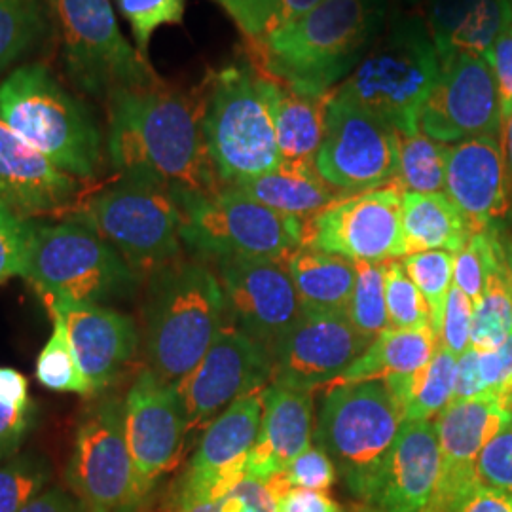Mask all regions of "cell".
Returning <instances> with one entry per match:
<instances>
[{
  "mask_svg": "<svg viewBox=\"0 0 512 512\" xmlns=\"http://www.w3.org/2000/svg\"><path fill=\"white\" fill-rule=\"evenodd\" d=\"M503 147H505V156H507V164L511 169L512 177V116L505 129H503Z\"/></svg>",
  "mask_w": 512,
  "mask_h": 512,
  "instance_id": "obj_57",
  "label": "cell"
},
{
  "mask_svg": "<svg viewBox=\"0 0 512 512\" xmlns=\"http://www.w3.org/2000/svg\"><path fill=\"white\" fill-rule=\"evenodd\" d=\"M135 38L137 52L148 57L150 38L162 25L183 23L184 0H116Z\"/></svg>",
  "mask_w": 512,
  "mask_h": 512,
  "instance_id": "obj_46",
  "label": "cell"
},
{
  "mask_svg": "<svg viewBox=\"0 0 512 512\" xmlns=\"http://www.w3.org/2000/svg\"><path fill=\"white\" fill-rule=\"evenodd\" d=\"M458 357L437 346L429 365L401 378L385 380L401 406L404 421H431L452 403Z\"/></svg>",
  "mask_w": 512,
  "mask_h": 512,
  "instance_id": "obj_33",
  "label": "cell"
},
{
  "mask_svg": "<svg viewBox=\"0 0 512 512\" xmlns=\"http://www.w3.org/2000/svg\"><path fill=\"white\" fill-rule=\"evenodd\" d=\"M222 8L236 21L241 33L251 40H262L302 18L323 0H219Z\"/></svg>",
  "mask_w": 512,
  "mask_h": 512,
  "instance_id": "obj_42",
  "label": "cell"
},
{
  "mask_svg": "<svg viewBox=\"0 0 512 512\" xmlns=\"http://www.w3.org/2000/svg\"><path fill=\"white\" fill-rule=\"evenodd\" d=\"M219 281L232 325L272 353L302 315L287 262L274 258H219Z\"/></svg>",
  "mask_w": 512,
  "mask_h": 512,
  "instance_id": "obj_17",
  "label": "cell"
},
{
  "mask_svg": "<svg viewBox=\"0 0 512 512\" xmlns=\"http://www.w3.org/2000/svg\"><path fill=\"white\" fill-rule=\"evenodd\" d=\"M448 145L425 133H399V171L397 183L406 192H444L446 190Z\"/></svg>",
  "mask_w": 512,
  "mask_h": 512,
  "instance_id": "obj_34",
  "label": "cell"
},
{
  "mask_svg": "<svg viewBox=\"0 0 512 512\" xmlns=\"http://www.w3.org/2000/svg\"><path fill=\"white\" fill-rule=\"evenodd\" d=\"M399 183L344 196L306 222L304 247L363 262L406 256Z\"/></svg>",
  "mask_w": 512,
  "mask_h": 512,
  "instance_id": "obj_15",
  "label": "cell"
},
{
  "mask_svg": "<svg viewBox=\"0 0 512 512\" xmlns=\"http://www.w3.org/2000/svg\"><path fill=\"white\" fill-rule=\"evenodd\" d=\"M275 512H346L327 492L289 488L275 495Z\"/></svg>",
  "mask_w": 512,
  "mask_h": 512,
  "instance_id": "obj_53",
  "label": "cell"
},
{
  "mask_svg": "<svg viewBox=\"0 0 512 512\" xmlns=\"http://www.w3.org/2000/svg\"><path fill=\"white\" fill-rule=\"evenodd\" d=\"M389 0H323L258 40L264 71L293 92H334L385 29Z\"/></svg>",
  "mask_w": 512,
  "mask_h": 512,
  "instance_id": "obj_2",
  "label": "cell"
},
{
  "mask_svg": "<svg viewBox=\"0 0 512 512\" xmlns=\"http://www.w3.org/2000/svg\"><path fill=\"white\" fill-rule=\"evenodd\" d=\"M384 264L363 260L355 262V289L349 302L348 319L370 340H376L389 329Z\"/></svg>",
  "mask_w": 512,
  "mask_h": 512,
  "instance_id": "obj_41",
  "label": "cell"
},
{
  "mask_svg": "<svg viewBox=\"0 0 512 512\" xmlns=\"http://www.w3.org/2000/svg\"><path fill=\"white\" fill-rule=\"evenodd\" d=\"M52 480L48 459L14 454L0 463V512H21Z\"/></svg>",
  "mask_w": 512,
  "mask_h": 512,
  "instance_id": "obj_44",
  "label": "cell"
},
{
  "mask_svg": "<svg viewBox=\"0 0 512 512\" xmlns=\"http://www.w3.org/2000/svg\"><path fill=\"white\" fill-rule=\"evenodd\" d=\"M74 219L95 230L139 275L162 270L181 253L183 211L177 196L158 184L118 179Z\"/></svg>",
  "mask_w": 512,
  "mask_h": 512,
  "instance_id": "obj_9",
  "label": "cell"
},
{
  "mask_svg": "<svg viewBox=\"0 0 512 512\" xmlns=\"http://www.w3.org/2000/svg\"><path fill=\"white\" fill-rule=\"evenodd\" d=\"M330 93L311 97L293 92L277 82L274 122L281 164L315 167V158L325 133V114Z\"/></svg>",
  "mask_w": 512,
  "mask_h": 512,
  "instance_id": "obj_32",
  "label": "cell"
},
{
  "mask_svg": "<svg viewBox=\"0 0 512 512\" xmlns=\"http://www.w3.org/2000/svg\"><path fill=\"white\" fill-rule=\"evenodd\" d=\"M0 118L59 171L78 181L97 175L101 129L86 103L46 65H21L0 82Z\"/></svg>",
  "mask_w": 512,
  "mask_h": 512,
  "instance_id": "obj_3",
  "label": "cell"
},
{
  "mask_svg": "<svg viewBox=\"0 0 512 512\" xmlns=\"http://www.w3.org/2000/svg\"><path fill=\"white\" fill-rule=\"evenodd\" d=\"M403 234L406 256L423 251L459 253L473 236V226L446 192L403 194Z\"/></svg>",
  "mask_w": 512,
  "mask_h": 512,
  "instance_id": "obj_28",
  "label": "cell"
},
{
  "mask_svg": "<svg viewBox=\"0 0 512 512\" xmlns=\"http://www.w3.org/2000/svg\"><path fill=\"white\" fill-rule=\"evenodd\" d=\"M217 2H219V0H217Z\"/></svg>",
  "mask_w": 512,
  "mask_h": 512,
  "instance_id": "obj_61",
  "label": "cell"
},
{
  "mask_svg": "<svg viewBox=\"0 0 512 512\" xmlns=\"http://www.w3.org/2000/svg\"><path fill=\"white\" fill-rule=\"evenodd\" d=\"M488 61L494 69L501 124L505 129L512 116V23L495 40Z\"/></svg>",
  "mask_w": 512,
  "mask_h": 512,
  "instance_id": "obj_52",
  "label": "cell"
},
{
  "mask_svg": "<svg viewBox=\"0 0 512 512\" xmlns=\"http://www.w3.org/2000/svg\"><path fill=\"white\" fill-rule=\"evenodd\" d=\"M145 304L148 370L175 385L198 365L226 321L219 275L202 262H171L154 272Z\"/></svg>",
  "mask_w": 512,
  "mask_h": 512,
  "instance_id": "obj_4",
  "label": "cell"
},
{
  "mask_svg": "<svg viewBox=\"0 0 512 512\" xmlns=\"http://www.w3.org/2000/svg\"><path fill=\"white\" fill-rule=\"evenodd\" d=\"M475 399H486V391L478 370V349L469 348L458 357L452 403H465Z\"/></svg>",
  "mask_w": 512,
  "mask_h": 512,
  "instance_id": "obj_54",
  "label": "cell"
},
{
  "mask_svg": "<svg viewBox=\"0 0 512 512\" xmlns=\"http://www.w3.org/2000/svg\"><path fill=\"white\" fill-rule=\"evenodd\" d=\"M384 268L389 329L433 330L429 306L420 289L404 272L403 264L397 260H389L385 262Z\"/></svg>",
  "mask_w": 512,
  "mask_h": 512,
  "instance_id": "obj_45",
  "label": "cell"
},
{
  "mask_svg": "<svg viewBox=\"0 0 512 512\" xmlns=\"http://www.w3.org/2000/svg\"><path fill=\"white\" fill-rule=\"evenodd\" d=\"M65 71L74 86L105 101L118 90L141 88L160 78L120 31L110 0H46Z\"/></svg>",
  "mask_w": 512,
  "mask_h": 512,
  "instance_id": "obj_10",
  "label": "cell"
},
{
  "mask_svg": "<svg viewBox=\"0 0 512 512\" xmlns=\"http://www.w3.org/2000/svg\"><path fill=\"white\" fill-rule=\"evenodd\" d=\"M67 482L86 512H133L145 495L129 454L124 401L105 397L82 416Z\"/></svg>",
  "mask_w": 512,
  "mask_h": 512,
  "instance_id": "obj_12",
  "label": "cell"
},
{
  "mask_svg": "<svg viewBox=\"0 0 512 512\" xmlns=\"http://www.w3.org/2000/svg\"><path fill=\"white\" fill-rule=\"evenodd\" d=\"M21 277L46 304H103L137 291L141 275L88 224L33 220Z\"/></svg>",
  "mask_w": 512,
  "mask_h": 512,
  "instance_id": "obj_7",
  "label": "cell"
},
{
  "mask_svg": "<svg viewBox=\"0 0 512 512\" xmlns=\"http://www.w3.org/2000/svg\"><path fill=\"white\" fill-rule=\"evenodd\" d=\"M272 353L234 325L220 329L202 361L175 384L186 433L207 425L232 404L272 384Z\"/></svg>",
  "mask_w": 512,
  "mask_h": 512,
  "instance_id": "obj_14",
  "label": "cell"
},
{
  "mask_svg": "<svg viewBox=\"0 0 512 512\" xmlns=\"http://www.w3.org/2000/svg\"><path fill=\"white\" fill-rule=\"evenodd\" d=\"M471 325H473V300L452 285L446 310L442 317L437 344L459 357L471 348Z\"/></svg>",
  "mask_w": 512,
  "mask_h": 512,
  "instance_id": "obj_49",
  "label": "cell"
},
{
  "mask_svg": "<svg viewBox=\"0 0 512 512\" xmlns=\"http://www.w3.org/2000/svg\"><path fill=\"white\" fill-rule=\"evenodd\" d=\"M48 25L42 0H0V78L35 48Z\"/></svg>",
  "mask_w": 512,
  "mask_h": 512,
  "instance_id": "obj_37",
  "label": "cell"
},
{
  "mask_svg": "<svg viewBox=\"0 0 512 512\" xmlns=\"http://www.w3.org/2000/svg\"><path fill=\"white\" fill-rule=\"evenodd\" d=\"M175 196L183 211V243L202 255L289 262L304 247L308 219L274 211L234 186L215 194Z\"/></svg>",
  "mask_w": 512,
  "mask_h": 512,
  "instance_id": "obj_8",
  "label": "cell"
},
{
  "mask_svg": "<svg viewBox=\"0 0 512 512\" xmlns=\"http://www.w3.org/2000/svg\"><path fill=\"white\" fill-rule=\"evenodd\" d=\"M287 266L304 313L348 315L355 289V260L302 247Z\"/></svg>",
  "mask_w": 512,
  "mask_h": 512,
  "instance_id": "obj_30",
  "label": "cell"
},
{
  "mask_svg": "<svg viewBox=\"0 0 512 512\" xmlns=\"http://www.w3.org/2000/svg\"><path fill=\"white\" fill-rule=\"evenodd\" d=\"M437 346L439 344L433 330L387 329L327 389L334 385L372 380L385 382L391 378L410 376L429 365Z\"/></svg>",
  "mask_w": 512,
  "mask_h": 512,
  "instance_id": "obj_31",
  "label": "cell"
},
{
  "mask_svg": "<svg viewBox=\"0 0 512 512\" xmlns=\"http://www.w3.org/2000/svg\"><path fill=\"white\" fill-rule=\"evenodd\" d=\"M404 272L423 294L431 311V329L439 336L448 294L454 285V255L448 251H423L404 256Z\"/></svg>",
  "mask_w": 512,
  "mask_h": 512,
  "instance_id": "obj_43",
  "label": "cell"
},
{
  "mask_svg": "<svg viewBox=\"0 0 512 512\" xmlns=\"http://www.w3.org/2000/svg\"><path fill=\"white\" fill-rule=\"evenodd\" d=\"M124 423L129 454L147 497L183 454L186 423L175 385L165 384L148 368L143 370L124 399Z\"/></svg>",
  "mask_w": 512,
  "mask_h": 512,
  "instance_id": "obj_20",
  "label": "cell"
},
{
  "mask_svg": "<svg viewBox=\"0 0 512 512\" xmlns=\"http://www.w3.org/2000/svg\"><path fill=\"white\" fill-rule=\"evenodd\" d=\"M372 342L353 327L348 315L302 311L275 348L270 385L306 393L329 387Z\"/></svg>",
  "mask_w": 512,
  "mask_h": 512,
  "instance_id": "obj_19",
  "label": "cell"
},
{
  "mask_svg": "<svg viewBox=\"0 0 512 512\" xmlns=\"http://www.w3.org/2000/svg\"><path fill=\"white\" fill-rule=\"evenodd\" d=\"M440 446L433 421H403L372 478L365 503L376 512H423L437 488Z\"/></svg>",
  "mask_w": 512,
  "mask_h": 512,
  "instance_id": "obj_22",
  "label": "cell"
},
{
  "mask_svg": "<svg viewBox=\"0 0 512 512\" xmlns=\"http://www.w3.org/2000/svg\"><path fill=\"white\" fill-rule=\"evenodd\" d=\"M478 370L486 399L494 397L512 408V336L499 348L478 351Z\"/></svg>",
  "mask_w": 512,
  "mask_h": 512,
  "instance_id": "obj_51",
  "label": "cell"
},
{
  "mask_svg": "<svg viewBox=\"0 0 512 512\" xmlns=\"http://www.w3.org/2000/svg\"><path fill=\"white\" fill-rule=\"evenodd\" d=\"M401 2L408 8H418V6H427L429 0H401Z\"/></svg>",
  "mask_w": 512,
  "mask_h": 512,
  "instance_id": "obj_59",
  "label": "cell"
},
{
  "mask_svg": "<svg viewBox=\"0 0 512 512\" xmlns=\"http://www.w3.org/2000/svg\"><path fill=\"white\" fill-rule=\"evenodd\" d=\"M501 245H503V253H505V262H507V270L511 275L512 283V238L511 236H501Z\"/></svg>",
  "mask_w": 512,
  "mask_h": 512,
  "instance_id": "obj_58",
  "label": "cell"
},
{
  "mask_svg": "<svg viewBox=\"0 0 512 512\" xmlns=\"http://www.w3.org/2000/svg\"><path fill=\"white\" fill-rule=\"evenodd\" d=\"M403 412L382 380L327 389L315 439L365 501L368 486L403 425Z\"/></svg>",
  "mask_w": 512,
  "mask_h": 512,
  "instance_id": "obj_11",
  "label": "cell"
},
{
  "mask_svg": "<svg viewBox=\"0 0 512 512\" xmlns=\"http://www.w3.org/2000/svg\"><path fill=\"white\" fill-rule=\"evenodd\" d=\"M275 86V80L245 65H228L209 78L203 97V135L224 186L266 175L281 165Z\"/></svg>",
  "mask_w": 512,
  "mask_h": 512,
  "instance_id": "obj_5",
  "label": "cell"
},
{
  "mask_svg": "<svg viewBox=\"0 0 512 512\" xmlns=\"http://www.w3.org/2000/svg\"><path fill=\"white\" fill-rule=\"evenodd\" d=\"M232 186L255 202L298 219H311L344 198L342 190L327 183L315 167L289 164Z\"/></svg>",
  "mask_w": 512,
  "mask_h": 512,
  "instance_id": "obj_29",
  "label": "cell"
},
{
  "mask_svg": "<svg viewBox=\"0 0 512 512\" xmlns=\"http://www.w3.org/2000/svg\"><path fill=\"white\" fill-rule=\"evenodd\" d=\"M33 220L0 203V283L23 274Z\"/></svg>",
  "mask_w": 512,
  "mask_h": 512,
  "instance_id": "obj_48",
  "label": "cell"
},
{
  "mask_svg": "<svg viewBox=\"0 0 512 512\" xmlns=\"http://www.w3.org/2000/svg\"><path fill=\"white\" fill-rule=\"evenodd\" d=\"M440 73L435 42L420 16H399L336 92L401 135L420 131L421 110Z\"/></svg>",
  "mask_w": 512,
  "mask_h": 512,
  "instance_id": "obj_6",
  "label": "cell"
},
{
  "mask_svg": "<svg viewBox=\"0 0 512 512\" xmlns=\"http://www.w3.org/2000/svg\"><path fill=\"white\" fill-rule=\"evenodd\" d=\"M425 23L440 61L459 52L488 59L512 23L511 0H429Z\"/></svg>",
  "mask_w": 512,
  "mask_h": 512,
  "instance_id": "obj_27",
  "label": "cell"
},
{
  "mask_svg": "<svg viewBox=\"0 0 512 512\" xmlns=\"http://www.w3.org/2000/svg\"><path fill=\"white\" fill-rule=\"evenodd\" d=\"M420 131L444 145L503 133L494 69L486 57L459 52L440 61Z\"/></svg>",
  "mask_w": 512,
  "mask_h": 512,
  "instance_id": "obj_16",
  "label": "cell"
},
{
  "mask_svg": "<svg viewBox=\"0 0 512 512\" xmlns=\"http://www.w3.org/2000/svg\"><path fill=\"white\" fill-rule=\"evenodd\" d=\"M262 416L264 391L239 399L211 421L179 492L202 494L245 475L247 459L260 435Z\"/></svg>",
  "mask_w": 512,
  "mask_h": 512,
  "instance_id": "obj_24",
  "label": "cell"
},
{
  "mask_svg": "<svg viewBox=\"0 0 512 512\" xmlns=\"http://www.w3.org/2000/svg\"><path fill=\"white\" fill-rule=\"evenodd\" d=\"M374 512H376V511H374Z\"/></svg>",
  "mask_w": 512,
  "mask_h": 512,
  "instance_id": "obj_62",
  "label": "cell"
},
{
  "mask_svg": "<svg viewBox=\"0 0 512 512\" xmlns=\"http://www.w3.org/2000/svg\"><path fill=\"white\" fill-rule=\"evenodd\" d=\"M446 196L473 230H499L512 209V177L499 137H475L448 147Z\"/></svg>",
  "mask_w": 512,
  "mask_h": 512,
  "instance_id": "obj_21",
  "label": "cell"
},
{
  "mask_svg": "<svg viewBox=\"0 0 512 512\" xmlns=\"http://www.w3.org/2000/svg\"><path fill=\"white\" fill-rule=\"evenodd\" d=\"M21 512H86L76 497L61 488H50L35 497Z\"/></svg>",
  "mask_w": 512,
  "mask_h": 512,
  "instance_id": "obj_56",
  "label": "cell"
},
{
  "mask_svg": "<svg viewBox=\"0 0 512 512\" xmlns=\"http://www.w3.org/2000/svg\"><path fill=\"white\" fill-rule=\"evenodd\" d=\"M476 476L480 486L512 492V423L484 446Z\"/></svg>",
  "mask_w": 512,
  "mask_h": 512,
  "instance_id": "obj_50",
  "label": "cell"
},
{
  "mask_svg": "<svg viewBox=\"0 0 512 512\" xmlns=\"http://www.w3.org/2000/svg\"><path fill=\"white\" fill-rule=\"evenodd\" d=\"M458 512H512V492L478 486Z\"/></svg>",
  "mask_w": 512,
  "mask_h": 512,
  "instance_id": "obj_55",
  "label": "cell"
},
{
  "mask_svg": "<svg viewBox=\"0 0 512 512\" xmlns=\"http://www.w3.org/2000/svg\"><path fill=\"white\" fill-rule=\"evenodd\" d=\"M505 264L501 230H478L467 245L454 255V285L476 304L488 287V281Z\"/></svg>",
  "mask_w": 512,
  "mask_h": 512,
  "instance_id": "obj_40",
  "label": "cell"
},
{
  "mask_svg": "<svg viewBox=\"0 0 512 512\" xmlns=\"http://www.w3.org/2000/svg\"><path fill=\"white\" fill-rule=\"evenodd\" d=\"M512 336V283L507 262L495 270L482 298L473 304L471 348L478 351L503 346Z\"/></svg>",
  "mask_w": 512,
  "mask_h": 512,
  "instance_id": "obj_36",
  "label": "cell"
},
{
  "mask_svg": "<svg viewBox=\"0 0 512 512\" xmlns=\"http://www.w3.org/2000/svg\"><path fill=\"white\" fill-rule=\"evenodd\" d=\"M52 315V334L37 359V380L44 387L61 393H80L92 397V389L86 382L69 338L67 321L61 310L48 308Z\"/></svg>",
  "mask_w": 512,
  "mask_h": 512,
  "instance_id": "obj_38",
  "label": "cell"
},
{
  "mask_svg": "<svg viewBox=\"0 0 512 512\" xmlns=\"http://www.w3.org/2000/svg\"><path fill=\"white\" fill-rule=\"evenodd\" d=\"M107 154L118 179L175 194H215L220 183L203 135V99L154 82L107 99Z\"/></svg>",
  "mask_w": 512,
  "mask_h": 512,
  "instance_id": "obj_1",
  "label": "cell"
},
{
  "mask_svg": "<svg viewBox=\"0 0 512 512\" xmlns=\"http://www.w3.org/2000/svg\"><path fill=\"white\" fill-rule=\"evenodd\" d=\"M82 181L59 171L0 118V203L25 219L73 211Z\"/></svg>",
  "mask_w": 512,
  "mask_h": 512,
  "instance_id": "obj_23",
  "label": "cell"
},
{
  "mask_svg": "<svg viewBox=\"0 0 512 512\" xmlns=\"http://www.w3.org/2000/svg\"><path fill=\"white\" fill-rule=\"evenodd\" d=\"M35 416L27 378L10 366H0V463L18 454Z\"/></svg>",
  "mask_w": 512,
  "mask_h": 512,
  "instance_id": "obj_39",
  "label": "cell"
},
{
  "mask_svg": "<svg viewBox=\"0 0 512 512\" xmlns=\"http://www.w3.org/2000/svg\"><path fill=\"white\" fill-rule=\"evenodd\" d=\"M511 6H512V0H511Z\"/></svg>",
  "mask_w": 512,
  "mask_h": 512,
  "instance_id": "obj_60",
  "label": "cell"
},
{
  "mask_svg": "<svg viewBox=\"0 0 512 512\" xmlns=\"http://www.w3.org/2000/svg\"><path fill=\"white\" fill-rule=\"evenodd\" d=\"M315 169L334 188L351 194L397 183L399 133L334 90Z\"/></svg>",
  "mask_w": 512,
  "mask_h": 512,
  "instance_id": "obj_13",
  "label": "cell"
},
{
  "mask_svg": "<svg viewBox=\"0 0 512 512\" xmlns=\"http://www.w3.org/2000/svg\"><path fill=\"white\" fill-rule=\"evenodd\" d=\"M46 306H54L65 315L76 361L92 395L107 389L137 353L139 330L135 321L101 304L50 302Z\"/></svg>",
  "mask_w": 512,
  "mask_h": 512,
  "instance_id": "obj_25",
  "label": "cell"
},
{
  "mask_svg": "<svg viewBox=\"0 0 512 512\" xmlns=\"http://www.w3.org/2000/svg\"><path fill=\"white\" fill-rule=\"evenodd\" d=\"M173 512H275V495L268 482L245 473L209 492H179Z\"/></svg>",
  "mask_w": 512,
  "mask_h": 512,
  "instance_id": "obj_35",
  "label": "cell"
},
{
  "mask_svg": "<svg viewBox=\"0 0 512 512\" xmlns=\"http://www.w3.org/2000/svg\"><path fill=\"white\" fill-rule=\"evenodd\" d=\"M336 482V467L329 454L319 448L310 446L274 478L268 480L272 494L279 495L289 488H304V490H317L327 492Z\"/></svg>",
  "mask_w": 512,
  "mask_h": 512,
  "instance_id": "obj_47",
  "label": "cell"
},
{
  "mask_svg": "<svg viewBox=\"0 0 512 512\" xmlns=\"http://www.w3.org/2000/svg\"><path fill=\"white\" fill-rule=\"evenodd\" d=\"M311 393L268 385L264 416L255 448L247 459V473L268 482L311 446Z\"/></svg>",
  "mask_w": 512,
  "mask_h": 512,
  "instance_id": "obj_26",
  "label": "cell"
},
{
  "mask_svg": "<svg viewBox=\"0 0 512 512\" xmlns=\"http://www.w3.org/2000/svg\"><path fill=\"white\" fill-rule=\"evenodd\" d=\"M433 423L442 463L437 488L423 512H458L480 486L476 476L480 452L511 425L512 408L494 397L450 403Z\"/></svg>",
  "mask_w": 512,
  "mask_h": 512,
  "instance_id": "obj_18",
  "label": "cell"
}]
</instances>
